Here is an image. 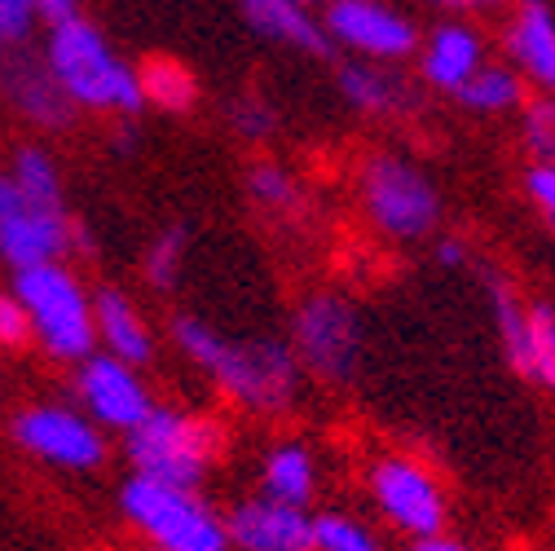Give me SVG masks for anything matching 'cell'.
<instances>
[{"mask_svg": "<svg viewBox=\"0 0 555 551\" xmlns=\"http://www.w3.org/2000/svg\"><path fill=\"white\" fill-rule=\"evenodd\" d=\"M85 14V0H36V23L40 27H57Z\"/></svg>", "mask_w": 555, "mask_h": 551, "instance_id": "cell-34", "label": "cell"}, {"mask_svg": "<svg viewBox=\"0 0 555 551\" xmlns=\"http://www.w3.org/2000/svg\"><path fill=\"white\" fill-rule=\"evenodd\" d=\"M225 124L234 128V137H243V142H269L278 132V106L260 93H238L225 106Z\"/></svg>", "mask_w": 555, "mask_h": 551, "instance_id": "cell-29", "label": "cell"}, {"mask_svg": "<svg viewBox=\"0 0 555 551\" xmlns=\"http://www.w3.org/2000/svg\"><path fill=\"white\" fill-rule=\"evenodd\" d=\"M230 450V428L212 410L155 401L151 415L124 433V459L132 472L203 490Z\"/></svg>", "mask_w": 555, "mask_h": 551, "instance_id": "cell-3", "label": "cell"}, {"mask_svg": "<svg viewBox=\"0 0 555 551\" xmlns=\"http://www.w3.org/2000/svg\"><path fill=\"white\" fill-rule=\"evenodd\" d=\"M287 344L305 371L318 384H349L366 354V322L362 309L344 292H309L292 309Z\"/></svg>", "mask_w": 555, "mask_h": 551, "instance_id": "cell-7", "label": "cell"}, {"mask_svg": "<svg viewBox=\"0 0 555 551\" xmlns=\"http://www.w3.org/2000/svg\"><path fill=\"white\" fill-rule=\"evenodd\" d=\"M433 10H441L446 18H467V23H480V18H503L516 0H428Z\"/></svg>", "mask_w": 555, "mask_h": 551, "instance_id": "cell-32", "label": "cell"}, {"mask_svg": "<svg viewBox=\"0 0 555 551\" xmlns=\"http://www.w3.org/2000/svg\"><path fill=\"white\" fill-rule=\"evenodd\" d=\"M243 190L251 198V208L273 217V221H292V217H305L309 208V190L300 181V172L283 159H251L247 164V177H243Z\"/></svg>", "mask_w": 555, "mask_h": 551, "instance_id": "cell-22", "label": "cell"}, {"mask_svg": "<svg viewBox=\"0 0 555 551\" xmlns=\"http://www.w3.org/2000/svg\"><path fill=\"white\" fill-rule=\"evenodd\" d=\"M296 5H309V10H322V5H326V0H296Z\"/></svg>", "mask_w": 555, "mask_h": 551, "instance_id": "cell-38", "label": "cell"}, {"mask_svg": "<svg viewBox=\"0 0 555 551\" xmlns=\"http://www.w3.org/2000/svg\"><path fill=\"white\" fill-rule=\"evenodd\" d=\"M115 503L124 525L151 551H230L225 512L194 486L128 472Z\"/></svg>", "mask_w": 555, "mask_h": 551, "instance_id": "cell-5", "label": "cell"}, {"mask_svg": "<svg viewBox=\"0 0 555 551\" xmlns=\"http://www.w3.org/2000/svg\"><path fill=\"white\" fill-rule=\"evenodd\" d=\"M10 441L53 472H98L111 459V437L76 401H27L10 415Z\"/></svg>", "mask_w": 555, "mask_h": 551, "instance_id": "cell-9", "label": "cell"}, {"mask_svg": "<svg viewBox=\"0 0 555 551\" xmlns=\"http://www.w3.org/2000/svg\"><path fill=\"white\" fill-rule=\"evenodd\" d=\"M238 14L273 49H292L305 57H331L322 14L309 5H296V0H238Z\"/></svg>", "mask_w": 555, "mask_h": 551, "instance_id": "cell-20", "label": "cell"}, {"mask_svg": "<svg viewBox=\"0 0 555 551\" xmlns=\"http://www.w3.org/2000/svg\"><path fill=\"white\" fill-rule=\"evenodd\" d=\"M525 198L533 213L555 230V164H529L525 168Z\"/></svg>", "mask_w": 555, "mask_h": 551, "instance_id": "cell-31", "label": "cell"}, {"mask_svg": "<svg viewBox=\"0 0 555 551\" xmlns=\"http://www.w3.org/2000/svg\"><path fill=\"white\" fill-rule=\"evenodd\" d=\"M414 80L428 93L454 98L485 62H490V40H485L480 23L467 18H441L437 27L420 31V49H414Z\"/></svg>", "mask_w": 555, "mask_h": 551, "instance_id": "cell-14", "label": "cell"}, {"mask_svg": "<svg viewBox=\"0 0 555 551\" xmlns=\"http://www.w3.org/2000/svg\"><path fill=\"white\" fill-rule=\"evenodd\" d=\"M318 454L309 441L283 437L260 450L256 463V495L273 499V503H292V508H309L318 499Z\"/></svg>", "mask_w": 555, "mask_h": 551, "instance_id": "cell-21", "label": "cell"}, {"mask_svg": "<svg viewBox=\"0 0 555 551\" xmlns=\"http://www.w3.org/2000/svg\"><path fill=\"white\" fill-rule=\"evenodd\" d=\"M14 185H23L27 194H36V198H49V203H66V181H62V164H57V155L49 151V146H40V142H23L14 155H10V164L0 168Z\"/></svg>", "mask_w": 555, "mask_h": 551, "instance_id": "cell-25", "label": "cell"}, {"mask_svg": "<svg viewBox=\"0 0 555 551\" xmlns=\"http://www.w3.org/2000/svg\"><path fill=\"white\" fill-rule=\"evenodd\" d=\"M0 18L10 23V31H14L23 44L40 31V23H36V0H0Z\"/></svg>", "mask_w": 555, "mask_h": 551, "instance_id": "cell-33", "label": "cell"}, {"mask_svg": "<svg viewBox=\"0 0 555 551\" xmlns=\"http://www.w3.org/2000/svg\"><path fill=\"white\" fill-rule=\"evenodd\" d=\"M72 393H76V406L85 415L111 437H124L128 428H137L151 406H155V393H151V380L142 367L132 362H119L102 349H93L89 358H80L72 367Z\"/></svg>", "mask_w": 555, "mask_h": 551, "instance_id": "cell-13", "label": "cell"}, {"mask_svg": "<svg viewBox=\"0 0 555 551\" xmlns=\"http://www.w3.org/2000/svg\"><path fill=\"white\" fill-rule=\"evenodd\" d=\"M230 551H313V512L251 495L225 512Z\"/></svg>", "mask_w": 555, "mask_h": 551, "instance_id": "cell-18", "label": "cell"}, {"mask_svg": "<svg viewBox=\"0 0 555 551\" xmlns=\"http://www.w3.org/2000/svg\"><path fill=\"white\" fill-rule=\"evenodd\" d=\"M454 102L467 111V115H490V119H499V115H516L525 102H529V85L512 72L507 62H485L480 72L454 93Z\"/></svg>", "mask_w": 555, "mask_h": 551, "instance_id": "cell-24", "label": "cell"}, {"mask_svg": "<svg viewBox=\"0 0 555 551\" xmlns=\"http://www.w3.org/2000/svg\"><path fill=\"white\" fill-rule=\"evenodd\" d=\"M335 89L353 115L375 119V124H405L420 115L424 106V89L414 76H405L401 66L388 62H358L344 57L335 66Z\"/></svg>", "mask_w": 555, "mask_h": 551, "instance_id": "cell-15", "label": "cell"}, {"mask_svg": "<svg viewBox=\"0 0 555 551\" xmlns=\"http://www.w3.org/2000/svg\"><path fill=\"white\" fill-rule=\"evenodd\" d=\"M503 62L529 93H555V10L551 0H516L503 14Z\"/></svg>", "mask_w": 555, "mask_h": 551, "instance_id": "cell-17", "label": "cell"}, {"mask_svg": "<svg viewBox=\"0 0 555 551\" xmlns=\"http://www.w3.org/2000/svg\"><path fill=\"white\" fill-rule=\"evenodd\" d=\"M358 208L388 243H424L441 230V190L433 172L397 151H375L358 168Z\"/></svg>", "mask_w": 555, "mask_h": 551, "instance_id": "cell-6", "label": "cell"}, {"mask_svg": "<svg viewBox=\"0 0 555 551\" xmlns=\"http://www.w3.org/2000/svg\"><path fill=\"white\" fill-rule=\"evenodd\" d=\"M0 106H5L18 124H27L31 132H44V137L66 132L80 119L72 111V102L62 98V89L53 85L40 53H31V49L0 57Z\"/></svg>", "mask_w": 555, "mask_h": 551, "instance_id": "cell-16", "label": "cell"}, {"mask_svg": "<svg viewBox=\"0 0 555 551\" xmlns=\"http://www.w3.org/2000/svg\"><path fill=\"white\" fill-rule=\"evenodd\" d=\"M76 252H89V234L66 213V203L36 198L0 172V265L14 273L49 260H72Z\"/></svg>", "mask_w": 555, "mask_h": 551, "instance_id": "cell-8", "label": "cell"}, {"mask_svg": "<svg viewBox=\"0 0 555 551\" xmlns=\"http://www.w3.org/2000/svg\"><path fill=\"white\" fill-rule=\"evenodd\" d=\"M366 490L379 516L405 538H428L446 529V516H450L446 486L424 459L401 454V450L379 454L366 467Z\"/></svg>", "mask_w": 555, "mask_h": 551, "instance_id": "cell-11", "label": "cell"}, {"mask_svg": "<svg viewBox=\"0 0 555 551\" xmlns=\"http://www.w3.org/2000/svg\"><path fill=\"white\" fill-rule=\"evenodd\" d=\"M185 265H190L185 226H164L142 252V279H146L151 292H177L181 279H185Z\"/></svg>", "mask_w": 555, "mask_h": 551, "instance_id": "cell-26", "label": "cell"}, {"mask_svg": "<svg viewBox=\"0 0 555 551\" xmlns=\"http://www.w3.org/2000/svg\"><path fill=\"white\" fill-rule=\"evenodd\" d=\"M410 551H467L459 538H446V534H428V538H414Z\"/></svg>", "mask_w": 555, "mask_h": 551, "instance_id": "cell-36", "label": "cell"}, {"mask_svg": "<svg viewBox=\"0 0 555 551\" xmlns=\"http://www.w3.org/2000/svg\"><path fill=\"white\" fill-rule=\"evenodd\" d=\"M23 313H27V335L31 349H40L57 367H76L98 349L93 331V287L76 260H49L31 269H14L10 279Z\"/></svg>", "mask_w": 555, "mask_h": 551, "instance_id": "cell-4", "label": "cell"}, {"mask_svg": "<svg viewBox=\"0 0 555 551\" xmlns=\"http://www.w3.org/2000/svg\"><path fill=\"white\" fill-rule=\"evenodd\" d=\"M318 14L331 53L405 66L420 49V23L397 10L392 0H326Z\"/></svg>", "mask_w": 555, "mask_h": 551, "instance_id": "cell-10", "label": "cell"}, {"mask_svg": "<svg viewBox=\"0 0 555 551\" xmlns=\"http://www.w3.org/2000/svg\"><path fill=\"white\" fill-rule=\"evenodd\" d=\"M168 335L172 349L247 415H287L305 393V371L278 335H230L198 313H177Z\"/></svg>", "mask_w": 555, "mask_h": 551, "instance_id": "cell-1", "label": "cell"}, {"mask_svg": "<svg viewBox=\"0 0 555 551\" xmlns=\"http://www.w3.org/2000/svg\"><path fill=\"white\" fill-rule=\"evenodd\" d=\"M27 344H31L27 313H23L18 296H14V287L5 283L0 287V354H18V349H27Z\"/></svg>", "mask_w": 555, "mask_h": 551, "instance_id": "cell-30", "label": "cell"}, {"mask_svg": "<svg viewBox=\"0 0 555 551\" xmlns=\"http://www.w3.org/2000/svg\"><path fill=\"white\" fill-rule=\"evenodd\" d=\"M490 313L512 371L555 393V305L525 300L507 279H490Z\"/></svg>", "mask_w": 555, "mask_h": 551, "instance_id": "cell-12", "label": "cell"}, {"mask_svg": "<svg viewBox=\"0 0 555 551\" xmlns=\"http://www.w3.org/2000/svg\"><path fill=\"white\" fill-rule=\"evenodd\" d=\"M0 358H5V354H0Z\"/></svg>", "mask_w": 555, "mask_h": 551, "instance_id": "cell-39", "label": "cell"}, {"mask_svg": "<svg viewBox=\"0 0 555 551\" xmlns=\"http://www.w3.org/2000/svg\"><path fill=\"white\" fill-rule=\"evenodd\" d=\"M18 49H27V44L10 31V23H5V18H0V57H10V53H18Z\"/></svg>", "mask_w": 555, "mask_h": 551, "instance_id": "cell-37", "label": "cell"}, {"mask_svg": "<svg viewBox=\"0 0 555 551\" xmlns=\"http://www.w3.org/2000/svg\"><path fill=\"white\" fill-rule=\"evenodd\" d=\"M93 331H98V349L119 358V362H132V367H151L155 362V349H159V335L132 292L124 287H98L93 292Z\"/></svg>", "mask_w": 555, "mask_h": 551, "instance_id": "cell-19", "label": "cell"}, {"mask_svg": "<svg viewBox=\"0 0 555 551\" xmlns=\"http://www.w3.org/2000/svg\"><path fill=\"white\" fill-rule=\"evenodd\" d=\"M137 85H142L146 111H168V115H190L198 106V76L190 62L172 53H151L137 62Z\"/></svg>", "mask_w": 555, "mask_h": 551, "instance_id": "cell-23", "label": "cell"}, {"mask_svg": "<svg viewBox=\"0 0 555 551\" xmlns=\"http://www.w3.org/2000/svg\"><path fill=\"white\" fill-rule=\"evenodd\" d=\"M40 62L49 66L53 85L62 89V98L72 102L76 115L132 124L146 111L142 85H137V62H128L89 14L44 27Z\"/></svg>", "mask_w": 555, "mask_h": 551, "instance_id": "cell-2", "label": "cell"}, {"mask_svg": "<svg viewBox=\"0 0 555 551\" xmlns=\"http://www.w3.org/2000/svg\"><path fill=\"white\" fill-rule=\"evenodd\" d=\"M437 265L463 269V265H467V243H463V239H441V243H437Z\"/></svg>", "mask_w": 555, "mask_h": 551, "instance_id": "cell-35", "label": "cell"}, {"mask_svg": "<svg viewBox=\"0 0 555 551\" xmlns=\"http://www.w3.org/2000/svg\"><path fill=\"white\" fill-rule=\"evenodd\" d=\"M313 551H384V542L353 512H322L313 516Z\"/></svg>", "mask_w": 555, "mask_h": 551, "instance_id": "cell-27", "label": "cell"}, {"mask_svg": "<svg viewBox=\"0 0 555 551\" xmlns=\"http://www.w3.org/2000/svg\"><path fill=\"white\" fill-rule=\"evenodd\" d=\"M520 142L533 164H555V93L529 98L520 111Z\"/></svg>", "mask_w": 555, "mask_h": 551, "instance_id": "cell-28", "label": "cell"}]
</instances>
